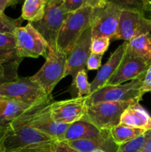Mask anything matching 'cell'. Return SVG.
I'll return each instance as SVG.
<instances>
[{"instance_id":"27","label":"cell","mask_w":151,"mask_h":152,"mask_svg":"<svg viewBox=\"0 0 151 152\" xmlns=\"http://www.w3.org/2000/svg\"><path fill=\"white\" fill-rule=\"evenodd\" d=\"M147 132V131H146ZM146 132L143 134L137 137L135 139L121 144L118 146L116 152H139L147 140Z\"/></svg>"},{"instance_id":"5","label":"cell","mask_w":151,"mask_h":152,"mask_svg":"<svg viewBox=\"0 0 151 152\" xmlns=\"http://www.w3.org/2000/svg\"><path fill=\"white\" fill-rule=\"evenodd\" d=\"M68 15V13L63 7V0H47L42 19L31 23L46 40L48 50H57L56 40Z\"/></svg>"},{"instance_id":"8","label":"cell","mask_w":151,"mask_h":152,"mask_svg":"<svg viewBox=\"0 0 151 152\" xmlns=\"http://www.w3.org/2000/svg\"><path fill=\"white\" fill-rule=\"evenodd\" d=\"M16 52L19 58L47 57L48 45L41 34L28 22L25 26L18 27L14 31Z\"/></svg>"},{"instance_id":"14","label":"cell","mask_w":151,"mask_h":152,"mask_svg":"<svg viewBox=\"0 0 151 152\" xmlns=\"http://www.w3.org/2000/svg\"><path fill=\"white\" fill-rule=\"evenodd\" d=\"M150 65L140 58L132 55L126 49L118 69L107 82V86L122 84L145 75Z\"/></svg>"},{"instance_id":"6","label":"cell","mask_w":151,"mask_h":152,"mask_svg":"<svg viewBox=\"0 0 151 152\" xmlns=\"http://www.w3.org/2000/svg\"><path fill=\"white\" fill-rule=\"evenodd\" d=\"M136 101L102 102L87 105L81 120L89 122L102 130H110L119 124L124 110Z\"/></svg>"},{"instance_id":"40","label":"cell","mask_w":151,"mask_h":152,"mask_svg":"<svg viewBox=\"0 0 151 152\" xmlns=\"http://www.w3.org/2000/svg\"><path fill=\"white\" fill-rule=\"evenodd\" d=\"M90 152H105V151H103V150H102V149H95Z\"/></svg>"},{"instance_id":"23","label":"cell","mask_w":151,"mask_h":152,"mask_svg":"<svg viewBox=\"0 0 151 152\" xmlns=\"http://www.w3.org/2000/svg\"><path fill=\"white\" fill-rule=\"evenodd\" d=\"M109 132L113 140L117 145H119L143 134L146 131L144 129L128 127L124 125L118 124L110 129Z\"/></svg>"},{"instance_id":"42","label":"cell","mask_w":151,"mask_h":152,"mask_svg":"<svg viewBox=\"0 0 151 152\" xmlns=\"http://www.w3.org/2000/svg\"><path fill=\"white\" fill-rule=\"evenodd\" d=\"M150 91L151 92V87H150Z\"/></svg>"},{"instance_id":"13","label":"cell","mask_w":151,"mask_h":152,"mask_svg":"<svg viewBox=\"0 0 151 152\" xmlns=\"http://www.w3.org/2000/svg\"><path fill=\"white\" fill-rule=\"evenodd\" d=\"M91 28L90 27L81 35L67 56L64 77L71 76L73 82L78 71L85 69L87 59L91 53Z\"/></svg>"},{"instance_id":"28","label":"cell","mask_w":151,"mask_h":152,"mask_svg":"<svg viewBox=\"0 0 151 152\" xmlns=\"http://www.w3.org/2000/svg\"><path fill=\"white\" fill-rule=\"evenodd\" d=\"M22 21V17L12 19L4 14V12L0 11V33L13 34L16 28L20 27Z\"/></svg>"},{"instance_id":"22","label":"cell","mask_w":151,"mask_h":152,"mask_svg":"<svg viewBox=\"0 0 151 152\" xmlns=\"http://www.w3.org/2000/svg\"><path fill=\"white\" fill-rule=\"evenodd\" d=\"M46 3L47 0H25L21 17L30 23L38 22L44 16Z\"/></svg>"},{"instance_id":"17","label":"cell","mask_w":151,"mask_h":152,"mask_svg":"<svg viewBox=\"0 0 151 152\" xmlns=\"http://www.w3.org/2000/svg\"><path fill=\"white\" fill-rule=\"evenodd\" d=\"M119 124L145 131L150 130L151 116L139 102H135L124 110L120 118Z\"/></svg>"},{"instance_id":"34","label":"cell","mask_w":151,"mask_h":152,"mask_svg":"<svg viewBox=\"0 0 151 152\" xmlns=\"http://www.w3.org/2000/svg\"><path fill=\"white\" fill-rule=\"evenodd\" d=\"M151 87V65L148 68L145 74L144 79L143 86H142V93L143 94H146L147 92L150 91V89Z\"/></svg>"},{"instance_id":"21","label":"cell","mask_w":151,"mask_h":152,"mask_svg":"<svg viewBox=\"0 0 151 152\" xmlns=\"http://www.w3.org/2000/svg\"><path fill=\"white\" fill-rule=\"evenodd\" d=\"M16 52V38L14 34L0 33V63L22 62Z\"/></svg>"},{"instance_id":"9","label":"cell","mask_w":151,"mask_h":152,"mask_svg":"<svg viewBox=\"0 0 151 152\" xmlns=\"http://www.w3.org/2000/svg\"><path fill=\"white\" fill-rule=\"evenodd\" d=\"M121 11L119 7L108 1L101 7H94L90 25L92 39L107 37L112 40L118 30Z\"/></svg>"},{"instance_id":"29","label":"cell","mask_w":151,"mask_h":152,"mask_svg":"<svg viewBox=\"0 0 151 152\" xmlns=\"http://www.w3.org/2000/svg\"><path fill=\"white\" fill-rule=\"evenodd\" d=\"M110 43V39L107 37H98L93 39L91 42V49L92 53L102 55L107 51Z\"/></svg>"},{"instance_id":"41","label":"cell","mask_w":151,"mask_h":152,"mask_svg":"<svg viewBox=\"0 0 151 152\" xmlns=\"http://www.w3.org/2000/svg\"><path fill=\"white\" fill-rule=\"evenodd\" d=\"M0 152H4V150H3L2 146H1V143H0Z\"/></svg>"},{"instance_id":"19","label":"cell","mask_w":151,"mask_h":152,"mask_svg":"<svg viewBox=\"0 0 151 152\" xmlns=\"http://www.w3.org/2000/svg\"><path fill=\"white\" fill-rule=\"evenodd\" d=\"M66 142L79 152H90L95 149H102L105 152H116L118 146L113 140L110 135L96 139L78 140Z\"/></svg>"},{"instance_id":"2","label":"cell","mask_w":151,"mask_h":152,"mask_svg":"<svg viewBox=\"0 0 151 152\" xmlns=\"http://www.w3.org/2000/svg\"><path fill=\"white\" fill-rule=\"evenodd\" d=\"M93 7L87 5L68 13L56 40V49L68 55L80 37L91 25Z\"/></svg>"},{"instance_id":"4","label":"cell","mask_w":151,"mask_h":152,"mask_svg":"<svg viewBox=\"0 0 151 152\" xmlns=\"http://www.w3.org/2000/svg\"><path fill=\"white\" fill-rule=\"evenodd\" d=\"M144 77L145 75L142 76L126 84L115 86L106 85L100 88L87 96V105L102 102H139L144 96L142 89Z\"/></svg>"},{"instance_id":"26","label":"cell","mask_w":151,"mask_h":152,"mask_svg":"<svg viewBox=\"0 0 151 152\" xmlns=\"http://www.w3.org/2000/svg\"><path fill=\"white\" fill-rule=\"evenodd\" d=\"M106 1L114 4L121 10L136 12L144 16L143 0H106Z\"/></svg>"},{"instance_id":"36","label":"cell","mask_w":151,"mask_h":152,"mask_svg":"<svg viewBox=\"0 0 151 152\" xmlns=\"http://www.w3.org/2000/svg\"><path fill=\"white\" fill-rule=\"evenodd\" d=\"M145 18L151 21V0H143Z\"/></svg>"},{"instance_id":"25","label":"cell","mask_w":151,"mask_h":152,"mask_svg":"<svg viewBox=\"0 0 151 152\" xmlns=\"http://www.w3.org/2000/svg\"><path fill=\"white\" fill-rule=\"evenodd\" d=\"M21 62L11 63H0V87L2 85L16 80L18 76V68Z\"/></svg>"},{"instance_id":"12","label":"cell","mask_w":151,"mask_h":152,"mask_svg":"<svg viewBox=\"0 0 151 152\" xmlns=\"http://www.w3.org/2000/svg\"><path fill=\"white\" fill-rule=\"evenodd\" d=\"M87 108V96L56 101L50 104V115L53 120L65 124H71L81 120Z\"/></svg>"},{"instance_id":"3","label":"cell","mask_w":151,"mask_h":152,"mask_svg":"<svg viewBox=\"0 0 151 152\" xmlns=\"http://www.w3.org/2000/svg\"><path fill=\"white\" fill-rule=\"evenodd\" d=\"M0 98L38 106L51 102L53 96L47 94L42 88L30 77H18L0 87Z\"/></svg>"},{"instance_id":"16","label":"cell","mask_w":151,"mask_h":152,"mask_svg":"<svg viewBox=\"0 0 151 152\" xmlns=\"http://www.w3.org/2000/svg\"><path fill=\"white\" fill-rule=\"evenodd\" d=\"M127 46V42H124L122 44L120 45L116 50L110 55L105 65L99 69L94 80L90 83V94L106 86L121 64Z\"/></svg>"},{"instance_id":"33","label":"cell","mask_w":151,"mask_h":152,"mask_svg":"<svg viewBox=\"0 0 151 152\" xmlns=\"http://www.w3.org/2000/svg\"><path fill=\"white\" fill-rule=\"evenodd\" d=\"M51 146L53 152H79L64 141H53Z\"/></svg>"},{"instance_id":"24","label":"cell","mask_w":151,"mask_h":152,"mask_svg":"<svg viewBox=\"0 0 151 152\" xmlns=\"http://www.w3.org/2000/svg\"><path fill=\"white\" fill-rule=\"evenodd\" d=\"M73 90L76 92L77 97H81L84 95L87 96L90 94V83L88 82L85 69L78 71L76 74L75 80L70 86V91Z\"/></svg>"},{"instance_id":"38","label":"cell","mask_w":151,"mask_h":152,"mask_svg":"<svg viewBox=\"0 0 151 152\" xmlns=\"http://www.w3.org/2000/svg\"><path fill=\"white\" fill-rule=\"evenodd\" d=\"M10 0H0V11L4 12L5 8L10 5Z\"/></svg>"},{"instance_id":"18","label":"cell","mask_w":151,"mask_h":152,"mask_svg":"<svg viewBox=\"0 0 151 152\" xmlns=\"http://www.w3.org/2000/svg\"><path fill=\"white\" fill-rule=\"evenodd\" d=\"M34 107L36 106H30L16 101L0 98V135L12 122Z\"/></svg>"},{"instance_id":"7","label":"cell","mask_w":151,"mask_h":152,"mask_svg":"<svg viewBox=\"0 0 151 152\" xmlns=\"http://www.w3.org/2000/svg\"><path fill=\"white\" fill-rule=\"evenodd\" d=\"M67 56L68 55L58 50H49L43 66L30 77L31 80L39 85L50 96H52V92L56 85L65 78Z\"/></svg>"},{"instance_id":"11","label":"cell","mask_w":151,"mask_h":152,"mask_svg":"<svg viewBox=\"0 0 151 152\" xmlns=\"http://www.w3.org/2000/svg\"><path fill=\"white\" fill-rule=\"evenodd\" d=\"M151 31V21L136 12L122 10L117 32L113 39L130 42Z\"/></svg>"},{"instance_id":"15","label":"cell","mask_w":151,"mask_h":152,"mask_svg":"<svg viewBox=\"0 0 151 152\" xmlns=\"http://www.w3.org/2000/svg\"><path fill=\"white\" fill-rule=\"evenodd\" d=\"M110 135L109 130H102L89 122L80 120L70 124L66 132L58 141L69 142L78 140L96 139Z\"/></svg>"},{"instance_id":"32","label":"cell","mask_w":151,"mask_h":152,"mask_svg":"<svg viewBox=\"0 0 151 152\" xmlns=\"http://www.w3.org/2000/svg\"><path fill=\"white\" fill-rule=\"evenodd\" d=\"M102 55L96 54V53H90L88 59H87L86 68L89 71H93V70H99V68L102 66Z\"/></svg>"},{"instance_id":"37","label":"cell","mask_w":151,"mask_h":152,"mask_svg":"<svg viewBox=\"0 0 151 152\" xmlns=\"http://www.w3.org/2000/svg\"><path fill=\"white\" fill-rule=\"evenodd\" d=\"M105 3H106V0H88L87 4L89 6L94 8V7H101Z\"/></svg>"},{"instance_id":"1","label":"cell","mask_w":151,"mask_h":152,"mask_svg":"<svg viewBox=\"0 0 151 152\" xmlns=\"http://www.w3.org/2000/svg\"><path fill=\"white\" fill-rule=\"evenodd\" d=\"M25 114L12 122L0 135V143L4 152H16L30 145L57 140L30 126Z\"/></svg>"},{"instance_id":"31","label":"cell","mask_w":151,"mask_h":152,"mask_svg":"<svg viewBox=\"0 0 151 152\" xmlns=\"http://www.w3.org/2000/svg\"><path fill=\"white\" fill-rule=\"evenodd\" d=\"M52 142H53L30 145L19 150L16 152H53L51 146Z\"/></svg>"},{"instance_id":"39","label":"cell","mask_w":151,"mask_h":152,"mask_svg":"<svg viewBox=\"0 0 151 152\" xmlns=\"http://www.w3.org/2000/svg\"><path fill=\"white\" fill-rule=\"evenodd\" d=\"M18 1H19V0H10V5H9V6L15 5V4H17Z\"/></svg>"},{"instance_id":"30","label":"cell","mask_w":151,"mask_h":152,"mask_svg":"<svg viewBox=\"0 0 151 152\" xmlns=\"http://www.w3.org/2000/svg\"><path fill=\"white\" fill-rule=\"evenodd\" d=\"M88 0H63V7L68 13L88 5Z\"/></svg>"},{"instance_id":"20","label":"cell","mask_w":151,"mask_h":152,"mask_svg":"<svg viewBox=\"0 0 151 152\" xmlns=\"http://www.w3.org/2000/svg\"><path fill=\"white\" fill-rule=\"evenodd\" d=\"M127 50L133 56L151 65V34H144L127 42Z\"/></svg>"},{"instance_id":"10","label":"cell","mask_w":151,"mask_h":152,"mask_svg":"<svg viewBox=\"0 0 151 152\" xmlns=\"http://www.w3.org/2000/svg\"><path fill=\"white\" fill-rule=\"evenodd\" d=\"M43 104L34 107L25 114L30 126L58 140L66 132L70 124L54 121L50 115V104Z\"/></svg>"},{"instance_id":"35","label":"cell","mask_w":151,"mask_h":152,"mask_svg":"<svg viewBox=\"0 0 151 152\" xmlns=\"http://www.w3.org/2000/svg\"><path fill=\"white\" fill-rule=\"evenodd\" d=\"M147 133V140L143 148L139 152H151V129L146 132Z\"/></svg>"}]
</instances>
